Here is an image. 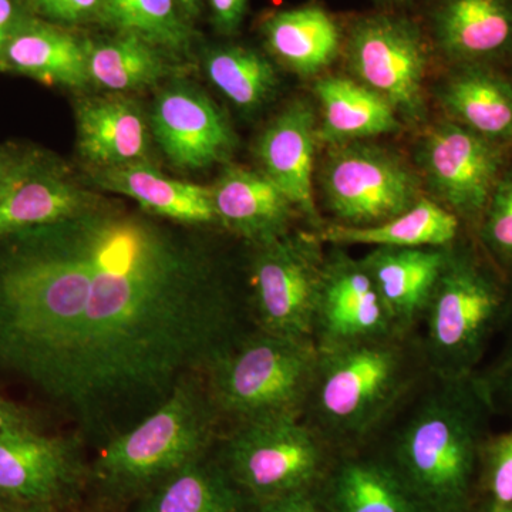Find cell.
<instances>
[{
	"label": "cell",
	"instance_id": "cell-1",
	"mask_svg": "<svg viewBox=\"0 0 512 512\" xmlns=\"http://www.w3.org/2000/svg\"><path fill=\"white\" fill-rule=\"evenodd\" d=\"M101 198L0 237V372L103 446L256 329L201 239Z\"/></svg>",
	"mask_w": 512,
	"mask_h": 512
},
{
	"label": "cell",
	"instance_id": "cell-2",
	"mask_svg": "<svg viewBox=\"0 0 512 512\" xmlns=\"http://www.w3.org/2000/svg\"><path fill=\"white\" fill-rule=\"evenodd\" d=\"M494 416L477 375L430 372L363 450L393 471L421 512H467Z\"/></svg>",
	"mask_w": 512,
	"mask_h": 512
},
{
	"label": "cell",
	"instance_id": "cell-3",
	"mask_svg": "<svg viewBox=\"0 0 512 512\" xmlns=\"http://www.w3.org/2000/svg\"><path fill=\"white\" fill-rule=\"evenodd\" d=\"M429 373L417 332L323 350L301 419L333 453L363 450Z\"/></svg>",
	"mask_w": 512,
	"mask_h": 512
},
{
	"label": "cell",
	"instance_id": "cell-4",
	"mask_svg": "<svg viewBox=\"0 0 512 512\" xmlns=\"http://www.w3.org/2000/svg\"><path fill=\"white\" fill-rule=\"evenodd\" d=\"M512 318V279L488 258L470 231L448 247L417 329L431 373L476 375Z\"/></svg>",
	"mask_w": 512,
	"mask_h": 512
},
{
	"label": "cell",
	"instance_id": "cell-5",
	"mask_svg": "<svg viewBox=\"0 0 512 512\" xmlns=\"http://www.w3.org/2000/svg\"><path fill=\"white\" fill-rule=\"evenodd\" d=\"M222 431L204 376L191 377L136 426L103 444L90 473L111 494H144L210 454Z\"/></svg>",
	"mask_w": 512,
	"mask_h": 512
},
{
	"label": "cell",
	"instance_id": "cell-6",
	"mask_svg": "<svg viewBox=\"0 0 512 512\" xmlns=\"http://www.w3.org/2000/svg\"><path fill=\"white\" fill-rule=\"evenodd\" d=\"M318 357L312 339L252 330L204 375L222 424L229 427L266 417H301Z\"/></svg>",
	"mask_w": 512,
	"mask_h": 512
},
{
	"label": "cell",
	"instance_id": "cell-7",
	"mask_svg": "<svg viewBox=\"0 0 512 512\" xmlns=\"http://www.w3.org/2000/svg\"><path fill=\"white\" fill-rule=\"evenodd\" d=\"M218 444V460L252 503L316 490L336 456L298 416L225 427Z\"/></svg>",
	"mask_w": 512,
	"mask_h": 512
},
{
	"label": "cell",
	"instance_id": "cell-8",
	"mask_svg": "<svg viewBox=\"0 0 512 512\" xmlns=\"http://www.w3.org/2000/svg\"><path fill=\"white\" fill-rule=\"evenodd\" d=\"M433 55L420 19L397 10L355 16L343 28L342 56L349 72L409 123L426 117V79Z\"/></svg>",
	"mask_w": 512,
	"mask_h": 512
},
{
	"label": "cell",
	"instance_id": "cell-9",
	"mask_svg": "<svg viewBox=\"0 0 512 512\" xmlns=\"http://www.w3.org/2000/svg\"><path fill=\"white\" fill-rule=\"evenodd\" d=\"M316 232L293 229L284 237L251 247L249 306L265 332L312 339V323L326 251Z\"/></svg>",
	"mask_w": 512,
	"mask_h": 512
},
{
	"label": "cell",
	"instance_id": "cell-10",
	"mask_svg": "<svg viewBox=\"0 0 512 512\" xmlns=\"http://www.w3.org/2000/svg\"><path fill=\"white\" fill-rule=\"evenodd\" d=\"M419 174L393 151L375 144L333 146L320 187L326 208L343 227H375L409 211L423 198Z\"/></svg>",
	"mask_w": 512,
	"mask_h": 512
},
{
	"label": "cell",
	"instance_id": "cell-11",
	"mask_svg": "<svg viewBox=\"0 0 512 512\" xmlns=\"http://www.w3.org/2000/svg\"><path fill=\"white\" fill-rule=\"evenodd\" d=\"M512 151L446 119L424 133L417 163L427 187L451 214L473 232Z\"/></svg>",
	"mask_w": 512,
	"mask_h": 512
},
{
	"label": "cell",
	"instance_id": "cell-12",
	"mask_svg": "<svg viewBox=\"0 0 512 512\" xmlns=\"http://www.w3.org/2000/svg\"><path fill=\"white\" fill-rule=\"evenodd\" d=\"M330 247L312 323L319 352L409 335L397 326L362 261Z\"/></svg>",
	"mask_w": 512,
	"mask_h": 512
},
{
	"label": "cell",
	"instance_id": "cell-13",
	"mask_svg": "<svg viewBox=\"0 0 512 512\" xmlns=\"http://www.w3.org/2000/svg\"><path fill=\"white\" fill-rule=\"evenodd\" d=\"M80 437H50L33 427L0 431V497L53 507L72 497L87 477Z\"/></svg>",
	"mask_w": 512,
	"mask_h": 512
},
{
	"label": "cell",
	"instance_id": "cell-14",
	"mask_svg": "<svg viewBox=\"0 0 512 512\" xmlns=\"http://www.w3.org/2000/svg\"><path fill=\"white\" fill-rule=\"evenodd\" d=\"M148 119L164 156L181 170L225 163L237 146L234 130L220 107L198 87L181 80L161 89Z\"/></svg>",
	"mask_w": 512,
	"mask_h": 512
},
{
	"label": "cell",
	"instance_id": "cell-15",
	"mask_svg": "<svg viewBox=\"0 0 512 512\" xmlns=\"http://www.w3.org/2000/svg\"><path fill=\"white\" fill-rule=\"evenodd\" d=\"M421 25L446 66L512 67V0H427Z\"/></svg>",
	"mask_w": 512,
	"mask_h": 512
},
{
	"label": "cell",
	"instance_id": "cell-16",
	"mask_svg": "<svg viewBox=\"0 0 512 512\" xmlns=\"http://www.w3.org/2000/svg\"><path fill=\"white\" fill-rule=\"evenodd\" d=\"M100 200L57 158L39 151L20 153L0 188V237L70 220Z\"/></svg>",
	"mask_w": 512,
	"mask_h": 512
},
{
	"label": "cell",
	"instance_id": "cell-17",
	"mask_svg": "<svg viewBox=\"0 0 512 512\" xmlns=\"http://www.w3.org/2000/svg\"><path fill=\"white\" fill-rule=\"evenodd\" d=\"M318 124L311 104L292 101L269 121L255 146L262 173L278 185L316 231L323 227L313 194Z\"/></svg>",
	"mask_w": 512,
	"mask_h": 512
},
{
	"label": "cell",
	"instance_id": "cell-18",
	"mask_svg": "<svg viewBox=\"0 0 512 512\" xmlns=\"http://www.w3.org/2000/svg\"><path fill=\"white\" fill-rule=\"evenodd\" d=\"M77 150L92 171L153 163V133L143 107L126 94L76 104Z\"/></svg>",
	"mask_w": 512,
	"mask_h": 512
},
{
	"label": "cell",
	"instance_id": "cell-19",
	"mask_svg": "<svg viewBox=\"0 0 512 512\" xmlns=\"http://www.w3.org/2000/svg\"><path fill=\"white\" fill-rule=\"evenodd\" d=\"M218 225L251 247L293 231L299 211L261 170L229 165L211 187Z\"/></svg>",
	"mask_w": 512,
	"mask_h": 512
},
{
	"label": "cell",
	"instance_id": "cell-20",
	"mask_svg": "<svg viewBox=\"0 0 512 512\" xmlns=\"http://www.w3.org/2000/svg\"><path fill=\"white\" fill-rule=\"evenodd\" d=\"M446 119L512 151V77L483 64L447 66L436 92Z\"/></svg>",
	"mask_w": 512,
	"mask_h": 512
},
{
	"label": "cell",
	"instance_id": "cell-21",
	"mask_svg": "<svg viewBox=\"0 0 512 512\" xmlns=\"http://www.w3.org/2000/svg\"><path fill=\"white\" fill-rule=\"evenodd\" d=\"M93 183L101 190L124 195L140 210L185 227L218 225L211 187L174 180L141 163L92 171Z\"/></svg>",
	"mask_w": 512,
	"mask_h": 512
},
{
	"label": "cell",
	"instance_id": "cell-22",
	"mask_svg": "<svg viewBox=\"0 0 512 512\" xmlns=\"http://www.w3.org/2000/svg\"><path fill=\"white\" fill-rule=\"evenodd\" d=\"M448 247H379L360 259L403 333H416L419 329L446 264Z\"/></svg>",
	"mask_w": 512,
	"mask_h": 512
},
{
	"label": "cell",
	"instance_id": "cell-23",
	"mask_svg": "<svg viewBox=\"0 0 512 512\" xmlns=\"http://www.w3.org/2000/svg\"><path fill=\"white\" fill-rule=\"evenodd\" d=\"M318 488L325 512H421L399 478L369 450L336 454Z\"/></svg>",
	"mask_w": 512,
	"mask_h": 512
},
{
	"label": "cell",
	"instance_id": "cell-24",
	"mask_svg": "<svg viewBox=\"0 0 512 512\" xmlns=\"http://www.w3.org/2000/svg\"><path fill=\"white\" fill-rule=\"evenodd\" d=\"M261 35L268 52L303 77L318 76L342 55L343 26L320 5L271 13Z\"/></svg>",
	"mask_w": 512,
	"mask_h": 512
},
{
	"label": "cell",
	"instance_id": "cell-25",
	"mask_svg": "<svg viewBox=\"0 0 512 512\" xmlns=\"http://www.w3.org/2000/svg\"><path fill=\"white\" fill-rule=\"evenodd\" d=\"M0 69L32 77L47 86L76 90L90 86L86 42L36 20H19Z\"/></svg>",
	"mask_w": 512,
	"mask_h": 512
},
{
	"label": "cell",
	"instance_id": "cell-26",
	"mask_svg": "<svg viewBox=\"0 0 512 512\" xmlns=\"http://www.w3.org/2000/svg\"><path fill=\"white\" fill-rule=\"evenodd\" d=\"M313 90L320 104V143L340 146L396 133L402 127L396 111L355 79L326 76Z\"/></svg>",
	"mask_w": 512,
	"mask_h": 512
},
{
	"label": "cell",
	"instance_id": "cell-27",
	"mask_svg": "<svg viewBox=\"0 0 512 512\" xmlns=\"http://www.w3.org/2000/svg\"><path fill=\"white\" fill-rule=\"evenodd\" d=\"M466 231L468 229L456 215L439 202L423 197L409 211L375 227L329 224L315 232L325 244L336 247L444 248L454 244Z\"/></svg>",
	"mask_w": 512,
	"mask_h": 512
},
{
	"label": "cell",
	"instance_id": "cell-28",
	"mask_svg": "<svg viewBox=\"0 0 512 512\" xmlns=\"http://www.w3.org/2000/svg\"><path fill=\"white\" fill-rule=\"evenodd\" d=\"M248 501L220 460L207 454L144 493L138 512H247Z\"/></svg>",
	"mask_w": 512,
	"mask_h": 512
},
{
	"label": "cell",
	"instance_id": "cell-29",
	"mask_svg": "<svg viewBox=\"0 0 512 512\" xmlns=\"http://www.w3.org/2000/svg\"><path fill=\"white\" fill-rule=\"evenodd\" d=\"M89 84L114 94L140 92L178 72L170 53L131 33L86 42Z\"/></svg>",
	"mask_w": 512,
	"mask_h": 512
},
{
	"label": "cell",
	"instance_id": "cell-30",
	"mask_svg": "<svg viewBox=\"0 0 512 512\" xmlns=\"http://www.w3.org/2000/svg\"><path fill=\"white\" fill-rule=\"evenodd\" d=\"M204 69L220 93L244 111L261 109L278 90L274 63L251 47H212L205 56Z\"/></svg>",
	"mask_w": 512,
	"mask_h": 512
},
{
	"label": "cell",
	"instance_id": "cell-31",
	"mask_svg": "<svg viewBox=\"0 0 512 512\" xmlns=\"http://www.w3.org/2000/svg\"><path fill=\"white\" fill-rule=\"evenodd\" d=\"M99 20L173 55L188 52L192 45V29L177 0H101Z\"/></svg>",
	"mask_w": 512,
	"mask_h": 512
},
{
	"label": "cell",
	"instance_id": "cell-32",
	"mask_svg": "<svg viewBox=\"0 0 512 512\" xmlns=\"http://www.w3.org/2000/svg\"><path fill=\"white\" fill-rule=\"evenodd\" d=\"M471 234L488 258L512 279V158Z\"/></svg>",
	"mask_w": 512,
	"mask_h": 512
},
{
	"label": "cell",
	"instance_id": "cell-33",
	"mask_svg": "<svg viewBox=\"0 0 512 512\" xmlns=\"http://www.w3.org/2000/svg\"><path fill=\"white\" fill-rule=\"evenodd\" d=\"M478 477L490 500L488 511L512 504V427L485 441Z\"/></svg>",
	"mask_w": 512,
	"mask_h": 512
},
{
	"label": "cell",
	"instance_id": "cell-34",
	"mask_svg": "<svg viewBox=\"0 0 512 512\" xmlns=\"http://www.w3.org/2000/svg\"><path fill=\"white\" fill-rule=\"evenodd\" d=\"M500 349L476 373L495 414L512 417V318L501 333Z\"/></svg>",
	"mask_w": 512,
	"mask_h": 512
},
{
	"label": "cell",
	"instance_id": "cell-35",
	"mask_svg": "<svg viewBox=\"0 0 512 512\" xmlns=\"http://www.w3.org/2000/svg\"><path fill=\"white\" fill-rule=\"evenodd\" d=\"M45 18L60 25H82L99 20L101 0H32Z\"/></svg>",
	"mask_w": 512,
	"mask_h": 512
},
{
	"label": "cell",
	"instance_id": "cell-36",
	"mask_svg": "<svg viewBox=\"0 0 512 512\" xmlns=\"http://www.w3.org/2000/svg\"><path fill=\"white\" fill-rule=\"evenodd\" d=\"M247 512H325L316 490L299 491L252 503Z\"/></svg>",
	"mask_w": 512,
	"mask_h": 512
},
{
	"label": "cell",
	"instance_id": "cell-37",
	"mask_svg": "<svg viewBox=\"0 0 512 512\" xmlns=\"http://www.w3.org/2000/svg\"><path fill=\"white\" fill-rule=\"evenodd\" d=\"M215 28L222 35H235L247 15L248 0H208Z\"/></svg>",
	"mask_w": 512,
	"mask_h": 512
},
{
	"label": "cell",
	"instance_id": "cell-38",
	"mask_svg": "<svg viewBox=\"0 0 512 512\" xmlns=\"http://www.w3.org/2000/svg\"><path fill=\"white\" fill-rule=\"evenodd\" d=\"M33 427L29 414L15 403L0 397V431Z\"/></svg>",
	"mask_w": 512,
	"mask_h": 512
},
{
	"label": "cell",
	"instance_id": "cell-39",
	"mask_svg": "<svg viewBox=\"0 0 512 512\" xmlns=\"http://www.w3.org/2000/svg\"><path fill=\"white\" fill-rule=\"evenodd\" d=\"M19 20L13 0H0V66H2L10 36H12Z\"/></svg>",
	"mask_w": 512,
	"mask_h": 512
},
{
	"label": "cell",
	"instance_id": "cell-40",
	"mask_svg": "<svg viewBox=\"0 0 512 512\" xmlns=\"http://www.w3.org/2000/svg\"><path fill=\"white\" fill-rule=\"evenodd\" d=\"M22 151L12 147H0V188L5 183L6 178L12 171L13 165L16 164Z\"/></svg>",
	"mask_w": 512,
	"mask_h": 512
},
{
	"label": "cell",
	"instance_id": "cell-41",
	"mask_svg": "<svg viewBox=\"0 0 512 512\" xmlns=\"http://www.w3.org/2000/svg\"><path fill=\"white\" fill-rule=\"evenodd\" d=\"M178 6L183 10L188 20L197 18L200 15V0H177Z\"/></svg>",
	"mask_w": 512,
	"mask_h": 512
},
{
	"label": "cell",
	"instance_id": "cell-42",
	"mask_svg": "<svg viewBox=\"0 0 512 512\" xmlns=\"http://www.w3.org/2000/svg\"><path fill=\"white\" fill-rule=\"evenodd\" d=\"M0 512H56L53 507L45 505H20L19 508L3 507Z\"/></svg>",
	"mask_w": 512,
	"mask_h": 512
},
{
	"label": "cell",
	"instance_id": "cell-43",
	"mask_svg": "<svg viewBox=\"0 0 512 512\" xmlns=\"http://www.w3.org/2000/svg\"><path fill=\"white\" fill-rule=\"evenodd\" d=\"M375 2L380 3V5L397 6L404 5V3L412 2V0H375Z\"/></svg>",
	"mask_w": 512,
	"mask_h": 512
},
{
	"label": "cell",
	"instance_id": "cell-44",
	"mask_svg": "<svg viewBox=\"0 0 512 512\" xmlns=\"http://www.w3.org/2000/svg\"><path fill=\"white\" fill-rule=\"evenodd\" d=\"M487 512H512V504L505 505V507L495 508V510H490Z\"/></svg>",
	"mask_w": 512,
	"mask_h": 512
},
{
	"label": "cell",
	"instance_id": "cell-45",
	"mask_svg": "<svg viewBox=\"0 0 512 512\" xmlns=\"http://www.w3.org/2000/svg\"><path fill=\"white\" fill-rule=\"evenodd\" d=\"M6 507L5 500H3L2 497H0V508Z\"/></svg>",
	"mask_w": 512,
	"mask_h": 512
},
{
	"label": "cell",
	"instance_id": "cell-46",
	"mask_svg": "<svg viewBox=\"0 0 512 512\" xmlns=\"http://www.w3.org/2000/svg\"><path fill=\"white\" fill-rule=\"evenodd\" d=\"M508 72H510L511 77H512V67H511V69H508Z\"/></svg>",
	"mask_w": 512,
	"mask_h": 512
}]
</instances>
